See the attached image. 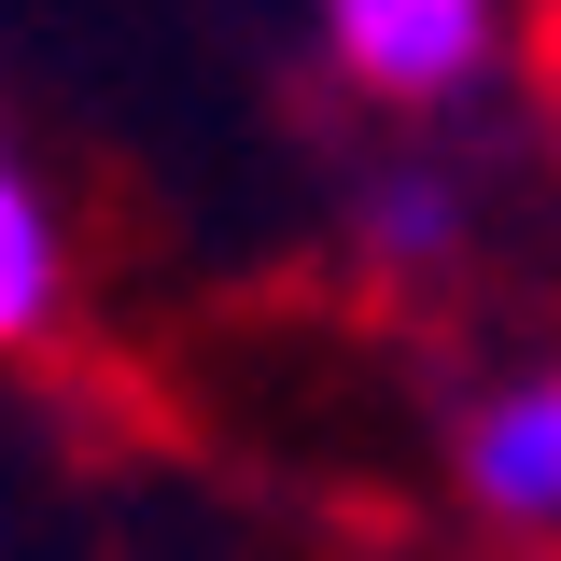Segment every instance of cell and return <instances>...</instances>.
Segmentation results:
<instances>
[{"label": "cell", "mask_w": 561, "mask_h": 561, "mask_svg": "<svg viewBox=\"0 0 561 561\" xmlns=\"http://www.w3.org/2000/svg\"><path fill=\"white\" fill-rule=\"evenodd\" d=\"M365 239H379V253H449V197H435V183H379Z\"/></svg>", "instance_id": "277c9868"}, {"label": "cell", "mask_w": 561, "mask_h": 561, "mask_svg": "<svg viewBox=\"0 0 561 561\" xmlns=\"http://www.w3.org/2000/svg\"><path fill=\"white\" fill-rule=\"evenodd\" d=\"M323 28H337V70L351 84H379V99H463L505 43V14L491 0H323Z\"/></svg>", "instance_id": "6da1fadb"}, {"label": "cell", "mask_w": 561, "mask_h": 561, "mask_svg": "<svg viewBox=\"0 0 561 561\" xmlns=\"http://www.w3.org/2000/svg\"><path fill=\"white\" fill-rule=\"evenodd\" d=\"M43 323H57V210L0 140V351H28Z\"/></svg>", "instance_id": "3957f363"}, {"label": "cell", "mask_w": 561, "mask_h": 561, "mask_svg": "<svg viewBox=\"0 0 561 561\" xmlns=\"http://www.w3.org/2000/svg\"><path fill=\"white\" fill-rule=\"evenodd\" d=\"M548 84H561V0H548Z\"/></svg>", "instance_id": "5b68a950"}, {"label": "cell", "mask_w": 561, "mask_h": 561, "mask_svg": "<svg viewBox=\"0 0 561 561\" xmlns=\"http://www.w3.org/2000/svg\"><path fill=\"white\" fill-rule=\"evenodd\" d=\"M463 491L505 534H561V379H505L463 421Z\"/></svg>", "instance_id": "7a4b0ae2"}]
</instances>
